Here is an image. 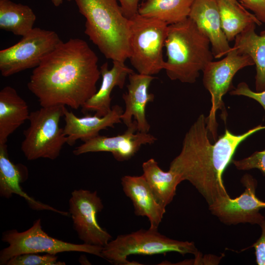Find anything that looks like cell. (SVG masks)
Wrapping results in <instances>:
<instances>
[{
  "instance_id": "obj_22",
  "label": "cell",
  "mask_w": 265,
  "mask_h": 265,
  "mask_svg": "<svg viewBox=\"0 0 265 265\" xmlns=\"http://www.w3.org/2000/svg\"><path fill=\"white\" fill-rule=\"evenodd\" d=\"M142 167V175L156 200L166 208L175 196L177 186L183 181L180 176L170 169L162 170L153 158L144 162Z\"/></svg>"
},
{
  "instance_id": "obj_31",
  "label": "cell",
  "mask_w": 265,
  "mask_h": 265,
  "mask_svg": "<svg viewBox=\"0 0 265 265\" xmlns=\"http://www.w3.org/2000/svg\"><path fill=\"white\" fill-rule=\"evenodd\" d=\"M125 16L130 19L138 14L140 0H117Z\"/></svg>"
},
{
  "instance_id": "obj_26",
  "label": "cell",
  "mask_w": 265,
  "mask_h": 265,
  "mask_svg": "<svg viewBox=\"0 0 265 265\" xmlns=\"http://www.w3.org/2000/svg\"><path fill=\"white\" fill-rule=\"evenodd\" d=\"M56 255L45 253H26L15 256L6 265H64L65 262L58 261Z\"/></svg>"
},
{
  "instance_id": "obj_23",
  "label": "cell",
  "mask_w": 265,
  "mask_h": 265,
  "mask_svg": "<svg viewBox=\"0 0 265 265\" xmlns=\"http://www.w3.org/2000/svg\"><path fill=\"white\" fill-rule=\"evenodd\" d=\"M222 29L228 42L252 24L260 26L262 23L237 0H217Z\"/></svg>"
},
{
  "instance_id": "obj_28",
  "label": "cell",
  "mask_w": 265,
  "mask_h": 265,
  "mask_svg": "<svg viewBox=\"0 0 265 265\" xmlns=\"http://www.w3.org/2000/svg\"><path fill=\"white\" fill-rule=\"evenodd\" d=\"M230 94L232 95H241L254 99L258 102L265 111V90L261 92H254L250 89L248 84L244 82L238 84Z\"/></svg>"
},
{
  "instance_id": "obj_7",
  "label": "cell",
  "mask_w": 265,
  "mask_h": 265,
  "mask_svg": "<svg viewBox=\"0 0 265 265\" xmlns=\"http://www.w3.org/2000/svg\"><path fill=\"white\" fill-rule=\"evenodd\" d=\"M65 106L42 107L30 112L29 127L23 134L21 150L28 160L40 158L56 159L60 155L67 137L59 122L64 116Z\"/></svg>"
},
{
  "instance_id": "obj_8",
  "label": "cell",
  "mask_w": 265,
  "mask_h": 265,
  "mask_svg": "<svg viewBox=\"0 0 265 265\" xmlns=\"http://www.w3.org/2000/svg\"><path fill=\"white\" fill-rule=\"evenodd\" d=\"M1 240L8 246L0 252V265H6L12 257L26 253H48L56 255L65 252H82L103 258V247L85 243L64 241L48 235L42 229L40 219L23 232L13 229L3 233Z\"/></svg>"
},
{
  "instance_id": "obj_16",
  "label": "cell",
  "mask_w": 265,
  "mask_h": 265,
  "mask_svg": "<svg viewBox=\"0 0 265 265\" xmlns=\"http://www.w3.org/2000/svg\"><path fill=\"white\" fill-rule=\"evenodd\" d=\"M123 111L122 107L114 105L110 111L104 116L95 114L79 117L65 107L63 117L65 124L63 130L67 137V144L73 146L79 139L86 141L99 135L101 130L114 128L115 124L121 123Z\"/></svg>"
},
{
  "instance_id": "obj_29",
  "label": "cell",
  "mask_w": 265,
  "mask_h": 265,
  "mask_svg": "<svg viewBox=\"0 0 265 265\" xmlns=\"http://www.w3.org/2000/svg\"><path fill=\"white\" fill-rule=\"evenodd\" d=\"M246 9L251 10L263 24L265 23V0H237Z\"/></svg>"
},
{
  "instance_id": "obj_24",
  "label": "cell",
  "mask_w": 265,
  "mask_h": 265,
  "mask_svg": "<svg viewBox=\"0 0 265 265\" xmlns=\"http://www.w3.org/2000/svg\"><path fill=\"white\" fill-rule=\"evenodd\" d=\"M194 0H146L139 6L141 16L160 20L168 25L188 18Z\"/></svg>"
},
{
  "instance_id": "obj_12",
  "label": "cell",
  "mask_w": 265,
  "mask_h": 265,
  "mask_svg": "<svg viewBox=\"0 0 265 265\" xmlns=\"http://www.w3.org/2000/svg\"><path fill=\"white\" fill-rule=\"evenodd\" d=\"M240 182L245 187L240 195L234 199L230 196L220 197L209 205V209L227 225L249 223L261 226L265 217L260 210L265 209V202L256 195L257 181L251 175L246 174Z\"/></svg>"
},
{
  "instance_id": "obj_27",
  "label": "cell",
  "mask_w": 265,
  "mask_h": 265,
  "mask_svg": "<svg viewBox=\"0 0 265 265\" xmlns=\"http://www.w3.org/2000/svg\"><path fill=\"white\" fill-rule=\"evenodd\" d=\"M236 167L241 170L258 169L265 175V150L256 151L251 156L240 160H232Z\"/></svg>"
},
{
  "instance_id": "obj_30",
  "label": "cell",
  "mask_w": 265,
  "mask_h": 265,
  "mask_svg": "<svg viewBox=\"0 0 265 265\" xmlns=\"http://www.w3.org/2000/svg\"><path fill=\"white\" fill-rule=\"evenodd\" d=\"M262 233L259 239L250 246L254 248L256 263L258 265H265V218L260 226Z\"/></svg>"
},
{
  "instance_id": "obj_2",
  "label": "cell",
  "mask_w": 265,
  "mask_h": 265,
  "mask_svg": "<svg viewBox=\"0 0 265 265\" xmlns=\"http://www.w3.org/2000/svg\"><path fill=\"white\" fill-rule=\"evenodd\" d=\"M265 129L258 125L241 134L226 129L212 144L209 139L206 117L202 114L186 133L180 154L171 161L169 169L189 181L205 198L208 205L217 199L230 196L222 174L240 143L252 134Z\"/></svg>"
},
{
  "instance_id": "obj_15",
  "label": "cell",
  "mask_w": 265,
  "mask_h": 265,
  "mask_svg": "<svg viewBox=\"0 0 265 265\" xmlns=\"http://www.w3.org/2000/svg\"><path fill=\"white\" fill-rule=\"evenodd\" d=\"M188 18L209 39L214 58L230 51L232 47L222 29L217 0H194Z\"/></svg>"
},
{
  "instance_id": "obj_14",
  "label": "cell",
  "mask_w": 265,
  "mask_h": 265,
  "mask_svg": "<svg viewBox=\"0 0 265 265\" xmlns=\"http://www.w3.org/2000/svg\"><path fill=\"white\" fill-rule=\"evenodd\" d=\"M129 83L127 91L122 95L125 104V109L121 119L128 127L132 122L134 117L137 124V131L149 132L150 125L146 116V107L148 104L154 101L155 96L149 92L152 81L156 78L151 75L134 72L129 76Z\"/></svg>"
},
{
  "instance_id": "obj_17",
  "label": "cell",
  "mask_w": 265,
  "mask_h": 265,
  "mask_svg": "<svg viewBox=\"0 0 265 265\" xmlns=\"http://www.w3.org/2000/svg\"><path fill=\"white\" fill-rule=\"evenodd\" d=\"M125 195L132 201L136 216L147 217L150 228L158 230L165 212V208L156 200L143 175H126L121 178Z\"/></svg>"
},
{
  "instance_id": "obj_18",
  "label": "cell",
  "mask_w": 265,
  "mask_h": 265,
  "mask_svg": "<svg viewBox=\"0 0 265 265\" xmlns=\"http://www.w3.org/2000/svg\"><path fill=\"white\" fill-rule=\"evenodd\" d=\"M27 177V170L23 164H16L9 159L6 144H0V195L9 198L13 194L24 198L29 207L35 210H48L63 216H69V212L60 211L30 197L22 189L20 184Z\"/></svg>"
},
{
  "instance_id": "obj_1",
  "label": "cell",
  "mask_w": 265,
  "mask_h": 265,
  "mask_svg": "<svg viewBox=\"0 0 265 265\" xmlns=\"http://www.w3.org/2000/svg\"><path fill=\"white\" fill-rule=\"evenodd\" d=\"M98 62L85 41H61L34 68L28 89L42 107L67 106L77 110L97 91L101 76Z\"/></svg>"
},
{
  "instance_id": "obj_13",
  "label": "cell",
  "mask_w": 265,
  "mask_h": 265,
  "mask_svg": "<svg viewBox=\"0 0 265 265\" xmlns=\"http://www.w3.org/2000/svg\"><path fill=\"white\" fill-rule=\"evenodd\" d=\"M157 140L149 132H138L134 120L123 133L112 136L99 134L76 147L73 154L79 156L90 152H110L116 160L123 161L133 157L142 145H151Z\"/></svg>"
},
{
  "instance_id": "obj_10",
  "label": "cell",
  "mask_w": 265,
  "mask_h": 265,
  "mask_svg": "<svg viewBox=\"0 0 265 265\" xmlns=\"http://www.w3.org/2000/svg\"><path fill=\"white\" fill-rule=\"evenodd\" d=\"M16 44L0 51V72L7 77L37 67L61 41L54 31L34 27Z\"/></svg>"
},
{
  "instance_id": "obj_19",
  "label": "cell",
  "mask_w": 265,
  "mask_h": 265,
  "mask_svg": "<svg viewBox=\"0 0 265 265\" xmlns=\"http://www.w3.org/2000/svg\"><path fill=\"white\" fill-rule=\"evenodd\" d=\"M113 66L109 69L108 63L105 62L100 68L102 80L100 88L82 106L81 111L95 112L98 116H104L111 109V93L115 87L122 89L126 80L133 70L128 67L125 62L113 61Z\"/></svg>"
},
{
  "instance_id": "obj_5",
  "label": "cell",
  "mask_w": 265,
  "mask_h": 265,
  "mask_svg": "<svg viewBox=\"0 0 265 265\" xmlns=\"http://www.w3.org/2000/svg\"><path fill=\"white\" fill-rule=\"evenodd\" d=\"M171 252L182 255L191 254L195 257L200 255L193 242L171 239L150 228L118 235L103 247L102 253L103 259L114 265H140L128 261L130 255L152 256Z\"/></svg>"
},
{
  "instance_id": "obj_6",
  "label": "cell",
  "mask_w": 265,
  "mask_h": 265,
  "mask_svg": "<svg viewBox=\"0 0 265 265\" xmlns=\"http://www.w3.org/2000/svg\"><path fill=\"white\" fill-rule=\"evenodd\" d=\"M130 20V56L137 73L153 76L164 69L163 48L168 25L157 19L137 14Z\"/></svg>"
},
{
  "instance_id": "obj_32",
  "label": "cell",
  "mask_w": 265,
  "mask_h": 265,
  "mask_svg": "<svg viewBox=\"0 0 265 265\" xmlns=\"http://www.w3.org/2000/svg\"><path fill=\"white\" fill-rule=\"evenodd\" d=\"M53 4L56 7H58L61 5L64 0H50ZM68 1H70L72 0H65Z\"/></svg>"
},
{
  "instance_id": "obj_3",
  "label": "cell",
  "mask_w": 265,
  "mask_h": 265,
  "mask_svg": "<svg viewBox=\"0 0 265 265\" xmlns=\"http://www.w3.org/2000/svg\"><path fill=\"white\" fill-rule=\"evenodd\" d=\"M85 18V34L107 59L125 62L130 56V20L117 0H75Z\"/></svg>"
},
{
  "instance_id": "obj_9",
  "label": "cell",
  "mask_w": 265,
  "mask_h": 265,
  "mask_svg": "<svg viewBox=\"0 0 265 265\" xmlns=\"http://www.w3.org/2000/svg\"><path fill=\"white\" fill-rule=\"evenodd\" d=\"M253 65L254 62L249 55L239 53L233 47L223 58L210 61L202 71L203 85L211 97V108L206 117L207 127L215 141L217 136V111L221 110L222 118L224 121L227 117L222 98L231 89L236 74L240 69Z\"/></svg>"
},
{
  "instance_id": "obj_21",
  "label": "cell",
  "mask_w": 265,
  "mask_h": 265,
  "mask_svg": "<svg viewBox=\"0 0 265 265\" xmlns=\"http://www.w3.org/2000/svg\"><path fill=\"white\" fill-rule=\"evenodd\" d=\"M255 24L248 26L235 39L233 46L241 53L249 55L256 66V92L265 90V30L258 35Z\"/></svg>"
},
{
  "instance_id": "obj_4",
  "label": "cell",
  "mask_w": 265,
  "mask_h": 265,
  "mask_svg": "<svg viewBox=\"0 0 265 265\" xmlns=\"http://www.w3.org/2000/svg\"><path fill=\"white\" fill-rule=\"evenodd\" d=\"M208 38L189 18L168 25L164 69L173 80L195 82L213 55Z\"/></svg>"
},
{
  "instance_id": "obj_25",
  "label": "cell",
  "mask_w": 265,
  "mask_h": 265,
  "mask_svg": "<svg viewBox=\"0 0 265 265\" xmlns=\"http://www.w3.org/2000/svg\"><path fill=\"white\" fill-rule=\"evenodd\" d=\"M36 16L28 5L0 0V28L23 36L34 28Z\"/></svg>"
},
{
  "instance_id": "obj_11",
  "label": "cell",
  "mask_w": 265,
  "mask_h": 265,
  "mask_svg": "<svg viewBox=\"0 0 265 265\" xmlns=\"http://www.w3.org/2000/svg\"><path fill=\"white\" fill-rule=\"evenodd\" d=\"M69 207L74 229L83 243L104 247L111 240V235L98 222L97 214L104 206L96 191L75 189Z\"/></svg>"
},
{
  "instance_id": "obj_20",
  "label": "cell",
  "mask_w": 265,
  "mask_h": 265,
  "mask_svg": "<svg viewBox=\"0 0 265 265\" xmlns=\"http://www.w3.org/2000/svg\"><path fill=\"white\" fill-rule=\"evenodd\" d=\"M26 102L10 86L0 91V144H6L8 137L28 119Z\"/></svg>"
}]
</instances>
